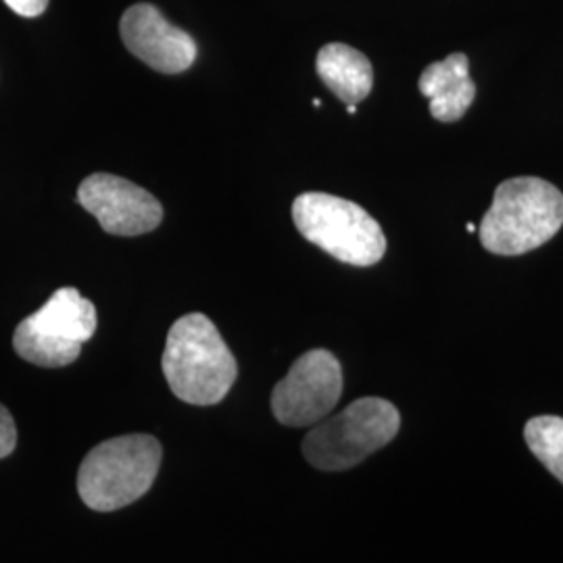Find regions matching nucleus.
I'll return each mask as SVG.
<instances>
[{
	"label": "nucleus",
	"mask_w": 563,
	"mask_h": 563,
	"mask_svg": "<svg viewBox=\"0 0 563 563\" xmlns=\"http://www.w3.org/2000/svg\"><path fill=\"white\" fill-rule=\"evenodd\" d=\"M172 393L190 405H218L239 376V363L216 323L188 313L169 328L162 360Z\"/></svg>",
	"instance_id": "obj_1"
},
{
	"label": "nucleus",
	"mask_w": 563,
	"mask_h": 563,
	"mask_svg": "<svg viewBox=\"0 0 563 563\" xmlns=\"http://www.w3.org/2000/svg\"><path fill=\"white\" fill-rule=\"evenodd\" d=\"M563 225V192L534 176L497 186L481 222V242L488 253L516 257L551 241Z\"/></svg>",
	"instance_id": "obj_2"
},
{
	"label": "nucleus",
	"mask_w": 563,
	"mask_h": 563,
	"mask_svg": "<svg viewBox=\"0 0 563 563\" xmlns=\"http://www.w3.org/2000/svg\"><path fill=\"white\" fill-rule=\"evenodd\" d=\"M162 453L151 434H125L97 444L78 472L81 501L95 511H115L139 501L159 474Z\"/></svg>",
	"instance_id": "obj_3"
},
{
	"label": "nucleus",
	"mask_w": 563,
	"mask_h": 563,
	"mask_svg": "<svg viewBox=\"0 0 563 563\" xmlns=\"http://www.w3.org/2000/svg\"><path fill=\"white\" fill-rule=\"evenodd\" d=\"M399 428L401 413L393 402L363 397L316 423L302 441V455L322 472H344L390 443Z\"/></svg>",
	"instance_id": "obj_4"
},
{
	"label": "nucleus",
	"mask_w": 563,
	"mask_h": 563,
	"mask_svg": "<svg viewBox=\"0 0 563 563\" xmlns=\"http://www.w3.org/2000/svg\"><path fill=\"white\" fill-rule=\"evenodd\" d=\"M297 230L334 260L357 267L376 265L386 253V236L357 202L325 192H305L292 202Z\"/></svg>",
	"instance_id": "obj_5"
},
{
	"label": "nucleus",
	"mask_w": 563,
	"mask_h": 563,
	"mask_svg": "<svg viewBox=\"0 0 563 563\" xmlns=\"http://www.w3.org/2000/svg\"><path fill=\"white\" fill-rule=\"evenodd\" d=\"M97 332V309L76 288H59L13 334L21 360L38 367H65L80 357Z\"/></svg>",
	"instance_id": "obj_6"
},
{
	"label": "nucleus",
	"mask_w": 563,
	"mask_h": 563,
	"mask_svg": "<svg viewBox=\"0 0 563 563\" xmlns=\"http://www.w3.org/2000/svg\"><path fill=\"white\" fill-rule=\"evenodd\" d=\"M341 362L325 349H313L292 363L272 393V411L278 422L307 428L322 422L342 397Z\"/></svg>",
	"instance_id": "obj_7"
},
{
	"label": "nucleus",
	"mask_w": 563,
	"mask_h": 563,
	"mask_svg": "<svg viewBox=\"0 0 563 563\" xmlns=\"http://www.w3.org/2000/svg\"><path fill=\"white\" fill-rule=\"evenodd\" d=\"M78 202L99 220L104 232L115 236H141L163 220L162 202L113 174L88 176L78 188Z\"/></svg>",
	"instance_id": "obj_8"
},
{
	"label": "nucleus",
	"mask_w": 563,
	"mask_h": 563,
	"mask_svg": "<svg viewBox=\"0 0 563 563\" xmlns=\"http://www.w3.org/2000/svg\"><path fill=\"white\" fill-rule=\"evenodd\" d=\"M125 48L162 74H181L197 59V42L148 2L132 4L120 23Z\"/></svg>",
	"instance_id": "obj_9"
},
{
	"label": "nucleus",
	"mask_w": 563,
	"mask_h": 563,
	"mask_svg": "<svg viewBox=\"0 0 563 563\" xmlns=\"http://www.w3.org/2000/svg\"><path fill=\"white\" fill-rule=\"evenodd\" d=\"M420 92L430 101V115L443 123L462 120L476 99V84L470 78V60L463 53L430 63L420 76Z\"/></svg>",
	"instance_id": "obj_10"
},
{
	"label": "nucleus",
	"mask_w": 563,
	"mask_h": 563,
	"mask_svg": "<svg viewBox=\"0 0 563 563\" xmlns=\"http://www.w3.org/2000/svg\"><path fill=\"white\" fill-rule=\"evenodd\" d=\"M318 76L346 104L365 101L374 86V67L357 48L332 42L325 44L316 60Z\"/></svg>",
	"instance_id": "obj_11"
},
{
	"label": "nucleus",
	"mask_w": 563,
	"mask_h": 563,
	"mask_svg": "<svg viewBox=\"0 0 563 563\" xmlns=\"http://www.w3.org/2000/svg\"><path fill=\"white\" fill-rule=\"evenodd\" d=\"M523 439L532 455L563 484V418H532L523 428Z\"/></svg>",
	"instance_id": "obj_12"
},
{
	"label": "nucleus",
	"mask_w": 563,
	"mask_h": 563,
	"mask_svg": "<svg viewBox=\"0 0 563 563\" xmlns=\"http://www.w3.org/2000/svg\"><path fill=\"white\" fill-rule=\"evenodd\" d=\"M18 444V426L7 407L0 405V460L9 457Z\"/></svg>",
	"instance_id": "obj_13"
},
{
	"label": "nucleus",
	"mask_w": 563,
	"mask_h": 563,
	"mask_svg": "<svg viewBox=\"0 0 563 563\" xmlns=\"http://www.w3.org/2000/svg\"><path fill=\"white\" fill-rule=\"evenodd\" d=\"M4 4L21 18H38L46 11L48 0H4Z\"/></svg>",
	"instance_id": "obj_14"
},
{
	"label": "nucleus",
	"mask_w": 563,
	"mask_h": 563,
	"mask_svg": "<svg viewBox=\"0 0 563 563\" xmlns=\"http://www.w3.org/2000/svg\"><path fill=\"white\" fill-rule=\"evenodd\" d=\"M346 111H349V115H355L357 113V104H346Z\"/></svg>",
	"instance_id": "obj_15"
},
{
	"label": "nucleus",
	"mask_w": 563,
	"mask_h": 563,
	"mask_svg": "<svg viewBox=\"0 0 563 563\" xmlns=\"http://www.w3.org/2000/svg\"><path fill=\"white\" fill-rule=\"evenodd\" d=\"M467 232H470V234H474V232H476V225L472 222L467 223Z\"/></svg>",
	"instance_id": "obj_16"
}]
</instances>
